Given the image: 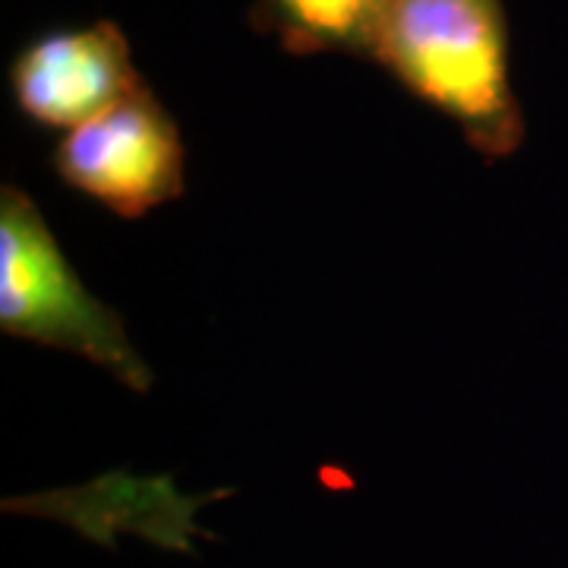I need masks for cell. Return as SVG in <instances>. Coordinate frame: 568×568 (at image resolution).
<instances>
[{
  "label": "cell",
  "instance_id": "5",
  "mask_svg": "<svg viewBox=\"0 0 568 568\" xmlns=\"http://www.w3.org/2000/svg\"><path fill=\"white\" fill-rule=\"evenodd\" d=\"M386 0H256L260 26L294 54H369Z\"/></svg>",
  "mask_w": 568,
  "mask_h": 568
},
{
  "label": "cell",
  "instance_id": "3",
  "mask_svg": "<svg viewBox=\"0 0 568 568\" xmlns=\"http://www.w3.org/2000/svg\"><path fill=\"white\" fill-rule=\"evenodd\" d=\"M54 171L108 212L142 219L183 193L181 130L140 85L104 114L70 130L54 152Z\"/></svg>",
  "mask_w": 568,
  "mask_h": 568
},
{
  "label": "cell",
  "instance_id": "2",
  "mask_svg": "<svg viewBox=\"0 0 568 568\" xmlns=\"http://www.w3.org/2000/svg\"><path fill=\"white\" fill-rule=\"evenodd\" d=\"M0 332L85 357L133 392L152 386L121 316L89 294L39 205L13 183L0 190Z\"/></svg>",
  "mask_w": 568,
  "mask_h": 568
},
{
  "label": "cell",
  "instance_id": "4",
  "mask_svg": "<svg viewBox=\"0 0 568 568\" xmlns=\"http://www.w3.org/2000/svg\"><path fill=\"white\" fill-rule=\"evenodd\" d=\"M10 82L29 121L67 133L145 85L123 32L108 20L48 32L26 44L13 61Z\"/></svg>",
  "mask_w": 568,
  "mask_h": 568
},
{
  "label": "cell",
  "instance_id": "1",
  "mask_svg": "<svg viewBox=\"0 0 568 568\" xmlns=\"http://www.w3.org/2000/svg\"><path fill=\"white\" fill-rule=\"evenodd\" d=\"M366 58L458 123L489 162L521 149L525 114L508 80L503 0H386Z\"/></svg>",
  "mask_w": 568,
  "mask_h": 568
}]
</instances>
